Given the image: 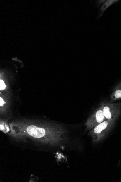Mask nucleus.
Returning <instances> with one entry per match:
<instances>
[{"label":"nucleus","mask_w":121,"mask_h":182,"mask_svg":"<svg viewBox=\"0 0 121 182\" xmlns=\"http://www.w3.org/2000/svg\"><path fill=\"white\" fill-rule=\"evenodd\" d=\"M114 121L106 119L89 131V135L94 143L101 142L113 126Z\"/></svg>","instance_id":"2"},{"label":"nucleus","mask_w":121,"mask_h":182,"mask_svg":"<svg viewBox=\"0 0 121 182\" xmlns=\"http://www.w3.org/2000/svg\"><path fill=\"white\" fill-rule=\"evenodd\" d=\"M118 0H107L100 7L99 9L98 14L96 18V20H98L104 14V12L108 9L109 7L119 1Z\"/></svg>","instance_id":"7"},{"label":"nucleus","mask_w":121,"mask_h":182,"mask_svg":"<svg viewBox=\"0 0 121 182\" xmlns=\"http://www.w3.org/2000/svg\"><path fill=\"white\" fill-rule=\"evenodd\" d=\"M110 102L121 100V80L116 85L110 95Z\"/></svg>","instance_id":"6"},{"label":"nucleus","mask_w":121,"mask_h":182,"mask_svg":"<svg viewBox=\"0 0 121 182\" xmlns=\"http://www.w3.org/2000/svg\"><path fill=\"white\" fill-rule=\"evenodd\" d=\"M100 105L102 107L104 115L106 119L115 121L121 113V103L103 102Z\"/></svg>","instance_id":"3"},{"label":"nucleus","mask_w":121,"mask_h":182,"mask_svg":"<svg viewBox=\"0 0 121 182\" xmlns=\"http://www.w3.org/2000/svg\"><path fill=\"white\" fill-rule=\"evenodd\" d=\"M10 92L1 93V113L5 114L8 109L10 104Z\"/></svg>","instance_id":"5"},{"label":"nucleus","mask_w":121,"mask_h":182,"mask_svg":"<svg viewBox=\"0 0 121 182\" xmlns=\"http://www.w3.org/2000/svg\"><path fill=\"white\" fill-rule=\"evenodd\" d=\"M105 0H98V1H95V4H94V6L95 8H99L102 4L105 2Z\"/></svg>","instance_id":"8"},{"label":"nucleus","mask_w":121,"mask_h":182,"mask_svg":"<svg viewBox=\"0 0 121 182\" xmlns=\"http://www.w3.org/2000/svg\"><path fill=\"white\" fill-rule=\"evenodd\" d=\"M106 120V119L104 115L102 107L100 105L99 107L97 108L87 120L85 124L86 127L85 130H90Z\"/></svg>","instance_id":"4"},{"label":"nucleus","mask_w":121,"mask_h":182,"mask_svg":"<svg viewBox=\"0 0 121 182\" xmlns=\"http://www.w3.org/2000/svg\"><path fill=\"white\" fill-rule=\"evenodd\" d=\"M9 130L10 134L13 136L25 137L52 145L60 144L66 140L65 129L55 123L22 120L10 123Z\"/></svg>","instance_id":"1"}]
</instances>
